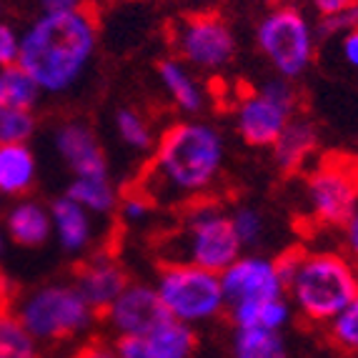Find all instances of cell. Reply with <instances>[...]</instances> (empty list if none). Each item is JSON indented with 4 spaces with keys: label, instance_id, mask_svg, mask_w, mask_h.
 Wrapping results in <instances>:
<instances>
[{
    "label": "cell",
    "instance_id": "cell-42",
    "mask_svg": "<svg viewBox=\"0 0 358 358\" xmlns=\"http://www.w3.org/2000/svg\"><path fill=\"white\" fill-rule=\"evenodd\" d=\"M3 201H6V198H3V196H0V206H3Z\"/></svg>",
    "mask_w": 358,
    "mask_h": 358
},
{
    "label": "cell",
    "instance_id": "cell-40",
    "mask_svg": "<svg viewBox=\"0 0 358 358\" xmlns=\"http://www.w3.org/2000/svg\"><path fill=\"white\" fill-rule=\"evenodd\" d=\"M6 106V88H3V71H0V108Z\"/></svg>",
    "mask_w": 358,
    "mask_h": 358
},
{
    "label": "cell",
    "instance_id": "cell-13",
    "mask_svg": "<svg viewBox=\"0 0 358 358\" xmlns=\"http://www.w3.org/2000/svg\"><path fill=\"white\" fill-rule=\"evenodd\" d=\"M53 148L73 178L110 176L106 150L85 120H63L53 131Z\"/></svg>",
    "mask_w": 358,
    "mask_h": 358
},
{
    "label": "cell",
    "instance_id": "cell-15",
    "mask_svg": "<svg viewBox=\"0 0 358 358\" xmlns=\"http://www.w3.org/2000/svg\"><path fill=\"white\" fill-rule=\"evenodd\" d=\"M50 208V223H53V238L71 256L88 253L96 245L98 226L96 215L88 213L83 206H78L68 196H58Z\"/></svg>",
    "mask_w": 358,
    "mask_h": 358
},
{
    "label": "cell",
    "instance_id": "cell-28",
    "mask_svg": "<svg viewBox=\"0 0 358 358\" xmlns=\"http://www.w3.org/2000/svg\"><path fill=\"white\" fill-rule=\"evenodd\" d=\"M231 213V226L236 231V238L245 248H256L266 236V215L256 206H236Z\"/></svg>",
    "mask_w": 358,
    "mask_h": 358
},
{
    "label": "cell",
    "instance_id": "cell-33",
    "mask_svg": "<svg viewBox=\"0 0 358 358\" xmlns=\"http://www.w3.org/2000/svg\"><path fill=\"white\" fill-rule=\"evenodd\" d=\"M336 55H338L341 66L358 76V28L336 38Z\"/></svg>",
    "mask_w": 358,
    "mask_h": 358
},
{
    "label": "cell",
    "instance_id": "cell-27",
    "mask_svg": "<svg viewBox=\"0 0 358 358\" xmlns=\"http://www.w3.org/2000/svg\"><path fill=\"white\" fill-rule=\"evenodd\" d=\"M3 88H6V106L25 108V110H33L43 96L36 80L18 66L3 71Z\"/></svg>",
    "mask_w": 358,
    "mask_h": 358
},
{
    "label": "cell",
    "instance_id": "cell-6",
    "mask_svg": "<svg viewBox=\"0 0 358 358\" xmlns=\"http://www.w3.org/2000/svg\"><path fill=\"white\" fill-rule=\"evenodd\" d=\"M256 45L278 78L299 80L313 66L318 50L316 23L296 3H278L256 23Z\"/></svg>",
    "mask_w": 358,
    "mask_h": 358
},
{
    "label": "cell",
    "instance_id": "cell-26",
    "mask_svg": "<svg viewBox=\"0 0 358 358\" xmlns=\"http://www.w3.org/2000/svg\"><path fill=\"white\" fill-rule=\"evenodd\" d=\"M38 120L33 110L3 106L0 108V145L28 143L36 136Z\"/></svg>",
    "mask_w": 358,
    "mask_h": 358
},
{
    "label": "cell",
    "instance_id": "cell-7",
    "mask_svg": "<svg viewBox=\"0 0 358 358\" xmlns=\"http://www.w3.org/2000/svg\"><path fill=\"white\" fill-rule=\"evenodd\" d=\"M153 288L171 318L188 326L215 321L226 310L221 275L188 266V263H163L155 273Z\"/></svg>",
    "mask_w": 358,
    "mask_h": 358
},
{
    "label": "cell",
    "instance_id": "cell-37",
    "mask_svg": "<svg viewBox=\"0 0 358 358\" xmlns=\"http://www.w3.org/2000/svg\"><path fill=\"white\" fill-rule=\"evenodd\" d=\"M73 358H118V356H115L113 343H108V341H88L85 346L78 348Z\"/></svg>",
    "mask_w": 358,
    "mask_h": 358
},
{
    "label": "cell",
    "instance_id": "cell-32",
    "mask_svg": "<svg viewBox=\"0 0 358 358\" xmlns=\"http://www.w3.org/2000/svg\"><path fill=\"white\" fill-rule=\"evenodd\" d=\"M20 53V33L10 23L0 20V71L18 66Z\"/></svg>",
    "mask_w": 358,
    "mask_h": 358
},
{
    "label": "cell",
    "instance_id": "cell-9",
    "mask_svg": "<svg viewBox=\"0 0 358 358\" xmlns=\"http://www.w3.org/2000/svg\"><path fill=\"white\" fill-rule=\"evenodd\" d=\"M296 113H299V90L293 80L275 76L236 101L233 128L245 145L271 148Z\"/></svg>",
    "mask_w": 358,
    "mask_h": 358
},
{
    "label": "cell",
    "instance_id": "cell-35",
    "mask_svg": "<svg viewBox=\"0 0 358 358\" xmlns=\"http://www.w3.org/2000/svg\"><path fill=\"white\" fill-rule=\"evenodd\" d=\"M41 15H63V13H78L88 8V0H38Z\"/></svg>",
    "mask_w": 358,
    "mask_h": 358
},
{
    "label": "cell",
    "instance_id": "cell-23",
    "mask_svg": "<svg viewBox=\"0 0 358 358\" xmlns=\"http://www.w3.org/2000/svg\"><path fill=\"white\" fill-rule=\"evenodd\" d=\"M113 131L115 138L133 153H150L155 141H158L150 118L141 113L138 108H118L113 113Z\"/></svg>",
    "mask_w": 358,
    "mask_h": 358
},
{
    "label": "cell",
    "instance_id": "cell-20",
    "mask_svg": "<svg viewBox=\"0 0 358 358\" xmlns=\"http://www.w3.org/2000/svg\"><path fill=\"white\" fill-rule=\"evenodd\" d=\"M228 313H231V321L236 329H258L283 334V329L293 318V306L286 296H278V299H263L233 306V308H228Z\"/></svg>",
    "mask_w": 358,
    "mask_h": 358
},
{
    "label": "cell",
    "instance_id": "cell-24",
    "mask_svg": "<svg viewBox=\"0 0 358 358\" xmlns=\"http://www.w3.org/2000/svg\"><path fill=\"white\" fill-rule=\"evenodd\" d=\"M231 351L233 358H291L286 336L258 329H236Z\"/></svg>",
    "mask_w": 358,
    "mask_h": 358
},
{
    "label": "cell",
    "instance_id": "cell-38",
    "mask_svg": "<svg viewBox=\"0 0 358 358\" xmlns=\"http://www.w3.org/2000/svg\"><path fill=\"white\" fill-rule=\"evenodd\" d=\"M351 3H356V0H310V8L318 18H329V15H336L343 8H348Z\"/></svg>",
    "mask_w": 358,
    "mask_h": 358
},
{
    "label": "cell",
    "instance_id": "cell-17",
    "mask_svg": "<svg viewBox=\"0 0 358 358\" xmlns=\"http://www.w3.org/2000/svg\"><path fill=\"white\" fill-rule=\"evenodd\" d=\"M155 73H158V83L166 90L168 101L173 103L178 113L188 115V118H198L203 113L208 106V93H206V85L198 80V73H193L173 55L163 58Z\"/></svg>",
    "mask_w": 358,
    "mask_h": 358
},
{
    "label": "cell",
    "instance_id": "cell-34",
    "mask_svg": "<svg viewBox=\"0 0 358 358\" xmlns=\"http://www.w3.org/2000/svg\"><path fill=\"white\" fill-rule=\"evenodd\" d=\"M113 348L118 358H155L143 338H113Z\"/></svg>",
    "mask_w": 358,
    "mask_h": 358
},
{
    "label": "cell",
    "instance_id": "cell-21",
    "mask_svg": "<svg viewBox=\"0 0 358 358\" xmlns=\"http://www.w3.org/2000/svg\"><path fill=\"white\" fill-rule=\"evenodd\" d=\"M71 201H76L78 206H83L88 213H93L96 218H108L113 215L118 208L120 191L113 183L110 176H85V178H71V183L66 185V193Z\"/></svg>",
    "mask_w": 358,
    "mask_h": 358
},
{
    "label": "cell",
    "instance_id": "cell-29",
    "mask_svg": "<svg viewBox=\"0 0 358 358\" xmlns=\"http://www.w3.org/2000/svg\"><path fill=\"white\" fill-rule=\"evenodd\" d=\"M326 329L336 346L348 353H358V296L326 323Z\"/></svg>",
    "mask_w": 358,
    "mask_h": 358
},
{
    "label": "cell",
    "instance_id": "cell-39",
    "mask_svg": "<svg viewBox=\"0 0 358 358\" xmlns=\"http://www.w3.org/2000/svg\"><path fill=\"white\" fill-rule=\"evenodd\" d=\"M6 248H8V236H6V231H3V223H0V261L6 256Z\"/></svg>",
    "mask_w": 358,
    "mask_h": 358
},
{
    "label": "cell",
    "instance_id": "cell-25",
    "mask_svg": "<svg viewBox=\"0 0 358 358\" xmlns=\"http://www.w3.org/2000/svg\"><path fill=\"white\" fill-rule=\"evenodd\" d=\"M38 343L10 310H0V358H41Z\"/></svg>",
    "mask_w": 358,
    "mask_h": 358
},
{
    "label": "cell",
    "instance_id": "cell-1",
    "mask_svg": "<svg viewBox=\"0 0 358 358\" xmlns=\"http://www.w3.org/2000/svg\"><path fill=\"white\" fill-rule=\"evenodd\" d=\"M226 138L215 123L183 118L158 136L136 188L155 208H183L213 191L226 168Z\"/></svg>",
    "mask_w": 358,
    "mask_h": 358
},
{
    "label": "cell",
    "instance_id": "cell-16",
    "mask_svg": "<svg viewBox=\"0 0 358 358\" xmlns=\"http://www.w3.org/2000/svg\"><path fill=\"white\" fill-rule=\"evenodd\" d=\"M3 231L8 243L20 248H41L53 238V223H50V208L33 198H18L3 213Z\"/></svg>",
    "mask_w": 358,
    "mask_h": 358
},
{
    "label": "cell",
    "instance_id": "cell-12",
    "mask_svg": "<svg viewBox=\"0 0 358 358\" xmlns=\"http://www.w3.org/2000/svg\"><path fill=\"white\" fill-rule=\"evenodd\" d=\"M103 318L113 338H145L163 318H168V313L153 283L131 281L126 291L103 310Z\"/></svg>",
    "mask_w": 358,
    "mask_h": 358
},
{
    "label": "cell",
    "instance_id": "cell-22",
    "mask_svg": "<svg viewBox=\"0 0 358 358\" xmlns=\"http://www.w3.org/2000/svg\"><path fill=\"white\" fill-rule=\"evenodd\" d=\"M143 341L148 343L155 358H193L198 336L193 326L168 316Z\"/></svg>",
    "mask_w": 358,
    "mask_h": 358
},
{
    "label": "cell",
    "instance_id": "cell-41",
    "mask_svg": "<svg viewBox=\"0 0 358 358\" xmlns=\"http://www.w3.org/2000/svg\"><path fill=\"white\" fill-rule=\"evenodd\" d=\"M258 3H268V6H278V3H291V0H258Z\"/></svg>",
    "mask_w": 358,
    "mask_h": 358
},
{
    "label": "cell",
    "instance_id": "cell-19",
    "mask_svg": "<svg viewBox=\"0 0 358 358\" xmlns=\"http://www.w3.org/2000/svg\"><path fill=\"white\" fill-rule=\"evenodd\" d=\"M38 180V158L28 143L0 145V196L25 198Z\"/></svg>",
    "mask_w": 358,
    "mask_h": 358
},
{
    "label": "cell",
    "instance_id": "cell-14",
    "mask_svg": "<svg viewBox=\"0 0 358 358\" xmlns=\"http://www.w3.org/2000/svg\"><path fill=\"white\" fill-rule=\"evenodd\" d=\"M128 283H131V278H128L126 268L120 266L118 258L106 251H98L85 258L78 266L76 278H73V286L80 291L85 303L96 313H103L113 303L120 293L126 291Z\"/></svg>",
    "mask_w": 358,
    "mask_h": 358
},
{
    "label": "cell",
    "instance_id": "cell-2",
    "mask_svg": "<svg viewBox=\"0 0 358 358\" xmlns=\"http://www.w3.org/2000/svg\"><path fill=\"white\" fill-rule=\"evenodd\" d=\"M101 43L96 15L85 8L63 15H38L20 33L18 68L41 93L63 96L88 76Z\"/></svg>",
    "mask_w": 358,
    "mask_h": 358
},
{
    "label": "cell",
    "instance_id": "cell-4",
    "mask_svg": "<svg viewBox=\"0 0 358 358\" xmlns=\"http://www.w3.org/2000/svg\"><path fill=\"white\" fill-rule=\"evenodd\" d=\"M241 253L243 245L236 238L231 213L210 198L183 206L176 228L161 238L163 263H188L218 275Z\"/></svg>",
    "mask_w": 358,
    "mask_h": 358
},
{
    "label": "cell",
    "instance_id": "cell-10",
    "mask_svg": "<svg viewBox=\"0 0 358 358\" xmlns=\"http://www.w3.org/2000/svg\"><path fill=\"white\" fill-rule=\"evenodd\" d=\"M303 208L321 228H343L358 208V163L326 158L303 178Z\"/></svg>",
    "mask_w": 358,
    "mask_h": 358
},
{
    "label": "cell",
    "instance_id": "cell-31",
    "mask_svg": "<svg viewBox=\"0 0 358 358\" xmlns=\"http://www.w3.org/2000/svg\"><path fill=\"white\" fill-rule=\"evenodd\" d=\"M358 28V0L351 3L348 8H343L336 15H329V18H318L316 23V33L318 38H331L336 41L343 33H351V30Z\"/></svg>",
    "mask_w": 358,
    "mask_h": 358
},
{
    "label": "cell",
    "instance_id": "cell-11",
    "mask_svg": "<svg viewBox=\"0 0 358 358\" xmlns=\"http://www.w3.org/2000/svg\"><path fill=\"white\" fill-rule=\"evenodd\" d=\"M221 288L223 299H226V308L251 303V301L286 296V286H283L281 271H278V261L253 251H243L223 271Z\"/></svg>",
    "mask_w": 358,
    "mask_h": 358
},
{
    "label": "cell",
    "instance_id": "cell-36",
    "mask_svg": "<svg viewBox=\"0 0 358 358\" xmlns=\"http://www.w3.org/2000/svg\"><path fill=\"white\" fill-rule=\"evenodd\" d=\"M341 231H343V253L358 266V208H356V213L343 223Z\"/></svg>",
    "mask_w": 358,
    "mask_h": 358
},
{
    "label": "cell",
    "instance_id": "cell-18",
    "mask_svg": "<svg viewBox=\"0 0 358 358\" xmlns=\"http://www.w3.org/2000/svg\"><path fill=\"white\" fill-rule=\"evenodd\" d=\"M318 138H321V133H318L316 123L308 115L296 113L281 131V136L275 138V143L271 145L275 168L283 173H299L310 161V155L316 153Z\"/></svg>",
    "mask_w": 358,
    "mask_h": 358
},
{
    "label": "cell",
    "instance_id": "cell-3",
    "mask_svg": "<svg viewBox=\"0 0 358 358\" xmlns=\"http://www.w3.org/2000/svg\"><path fill=\"white\" fill-rule=\"evenodd\" d=\"M278 261L286 299L310 323H326L358 296V266L336 248H299Z\"/></svg>",
    "mask_w": 358,
    "mask_h": 358
},
{
    "label": "cell",
    "instance_id": "cell-5",
    "mask_svg": "<svg viewBox=\"0 0 358 358\" xmlns=\"http://www.w3.org/2000/svg\"><path fill=\"white\" fill-rule=\"evenodd\" d=\"M13 313L38 343H60L85 336L98 316L80 291L63 281L43 283L20 296Z\"/></svg>",
    "mask_w": 358,
    "mask_h": 358
},
{
    "label": "cell",
    "instance_id": "cell-30",
    "mask_svg": "<svg viewBox=\"0 0 358 358\" xmlns=\"http://www.w3.org/2000/svg\"><path fill=\"white\" fill-rule=\"evenodd\" d=\"M153 210H155L153 201H150L143 191L133 188V191H128V193H120L115 213H118V218L126 223V226H143V223H148Z\"/></svg>",
    "mask_w": 358,
    "mask_h": 358
},
{
    "label": "cell",
    "instance_id": "cell-8",
    "mask_svg": "<svg viewBox=\"0 0 358 358\" xmlns=\"http://www.w3.org/2000/svg\"><path fill=\"white\" fill-rule=\"evenodd\" d=\"M168 43L173 48V58L185 63L193 73H206V76L226 71L236 60L238 50L231 23L221 13L210 10L180 15L168 30Z\"/></svg>",
    "mask_w": 358,
    "mask_h": 358
}]
</instances>
